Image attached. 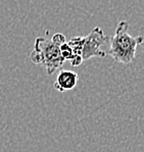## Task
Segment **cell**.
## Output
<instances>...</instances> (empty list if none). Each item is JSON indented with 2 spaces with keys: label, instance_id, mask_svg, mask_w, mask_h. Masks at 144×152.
<instances>
[{
  "label": "cell",
  "instance_id": "4",
  "mask_svg": "<svg viewBox=\"0 0 144 152\" xmlns=\"http://www.w3.org/2000/svg\"><path fill=\"white\" fill-rule=\"evenodd\" d=\"M78 74L73 71L62 69L57 75L56 81L53 84V87L59 92H66L69 90H73L78 83Z\"/></svg>",
  "mask_w": 144,
  "mask_h": 152
},
{
  "label": "cell",
  "instance_id": "1",
  "mask_svg": "<svg viewBox=\"0 0 144 152\" xmlns=\"http://www.w3.org/2000/svg\"><path fill=\"white\" fill-rule=\"evenodd\" d=\"M110 54L115 62L130 64L136 57L137 47L143 43L142 36H131L129 34V24L122 20L118 24L115 35L110 38Z\"/></svg>",
  "mask_w": 144,
  "mask_h": 152
},
{
  "label": "cell",
  "instance_id": "2",
  "mask_svg": "<svg viewBox=\"0 0 144 152\" xmlns=\"http://www.w3.org/2000/svg\"><path fill=\"white\" fill-rule=\"evenodd\" d=\"M64 43H66V37L60 33L54 34L50 40L42 37L36 38L35 40L34 49H37L42 53V65L45 66L48 75L53 74L55 71L60 69L64 62L59 50V47Z\"/></svg>",
  "mask_w": 144,
  "mask_h": 152
},
{
  "label": "cell",
  "instance_id": "3",
  "mask_svg": "<svg viewBox=\"0 0 144 152\" xmlns=\"http://www.w3.org/2000/svg\"><path fill=\"white\" fill-rule=\"evenodd\" d=\"M110 41L100 27H95L87 36L82 37V59L83 61L92 57L104 58L106 53L101 49L103 44Z\"/></svg>",
  "mask_w": 144,
  "mask_h": 152
},
{
  "label": "cell",
  "instance_id": "6",
  "mask_svg": "<svg viewBox=\"0 0 144 152\" xmlns=\"http://www.w3.org/2000/svg\"><path fill=\"white\" fill-rule=\"evenodd\" d=\"M59 50H60L61 57L64 58V61H66V60H71V58H72V49H71V47H69V44L67 43V42L60 46Z\"/></svg>",
  "mask_w": 144,
  "mask_h": 152
},
{
  "label": "cell",
  "instance_id": "5",
  "mask_svg": "<svg viewBox=\"0 0 144 152\" xmlns=\"http://www.w3.org/2000/svg\"><path fill=\"white\" fill-rule=\"evenodd\" d=\"M72 49L71 64L73 66H78L83 62L82 59V37H74L67 42Z\"/></svg>",
  "mask_w": 144,
  "mask_h": 152
}]
</instances>
